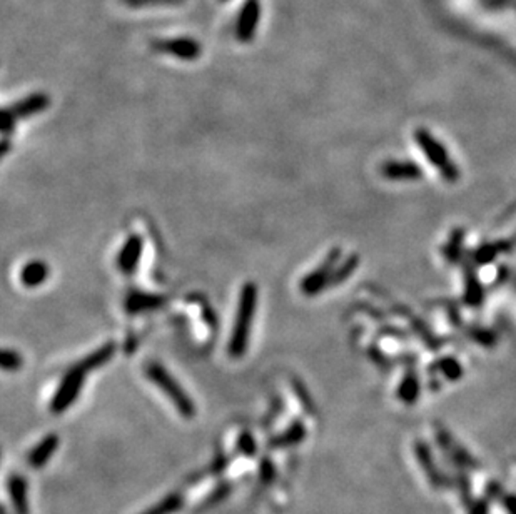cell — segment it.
Returning <instances> with one entry per match:
<instances>
[{"label":"cell","instance_id":"19","mask_svg":"<svg viewBox=\"0 0 516 514\" xmlns=\"http://www.w3.org/2000/svg\"><path fill=\"white\" fill-rule=\"evenodd\" d=\"M382 174L389 179H413L418 174L411 164H399V162H388L382 166Z\"/></svg>","mask_w":516,"mask_h":514},{"label":"cell","instance_id":"9","mask_svg":"<svg viewBox=\"0 0 516 514\" xmlns=\"http://www.w3.org/2000/svg\"><path fill=\"white\" fill-rule=\"evenodd\" d=\"M7 492L15 514H31L29 504V483L24 476L10 474L7 478Z\"/></svg>","mask_w":516,"mask_h":514},{"label":"cell","instance_id":"1","mask_svg":"<svg viewBox=\"0 0 516 514\" xmlns=\"http://www.w3.org/2000/svg\"><path fill=\"white\" fill-rule=\"evenodd\" d=\"M257 307V286L254 282H245L239 292V304L232 328L227 351L232 358H243L248 351L251 323Z\"/></svg>","mask_w":516,"mask_h":514},{"label":"cell","instance_id":"26","mask_svg":"<svg viewBox=\"0 0 516 514\" xmlns=\"http://www.w3.org/2000/svg\"><path fill=\"white\" fill-rule=\"evenodd\" d=\"M9 149H10L9 137H3V140H2V156H7V152H9Z\"/></svg>","mask_w":516,"mask_h":514},{"label":"cell","instance_id":"23","mask_svg":"<svg viewBox=\"0 0 516 514\" xmlns=\"http://www.w3.org/2000/svg\"><path fill=\"white\" fill-rule=\"evenodd\" d=\"M276 465L269 456H264L259 463V481L264 486H271L274 479H276Z\"/></svg>","mask_w":516,"mask_h":514},{"label":"cell","instance_id":"6","mask_svg":"<svg viewBox=\"0 0 516 514\" xmlns=\"http://www.w3.org/2000/svg\"><path fill=\"white\" fill-rule=\"evenodd\" d=\"M261 20V0H244L236 22V39L243 44L254 40Z\"/></svg>","mask_w":516,"mask_h":514},{"label":"cell","instance_id":"27","mask_svg":"<svg viewBox=\"0 0 516 514\" xmlns=\"http://www.w3.org/2000/svg\"><path fill=\"white\" fill-rule=\"evenodd\" d=\"M2 514H9V513H7V508L6 506H2Z\"/></svg>","mask_w":516,"mask_h":514},{"label":"cell","instance_id":"17","mask_svg":"<svg viewBox=\"0 0 516 514\" xmlns=\"http://www.w3.org/2000/svg\"><path fill=\"white\" fill-rule=\"evenodd\" d=\"M232 488H234V486H232V481H226V479H224V481H220L218 486H216L214 490H212L209 495H207L206 498H204L201 503L195 506V513L209 511L211 508L218 506V504L223 503L224 499H227V496L232 492Z\"/></svg>","mask_w":516,"mask_h":514},{"label":"cell","instance_id":"8","mask_svg":"<svg viewBox=\"0 0 516 514\" xmlns=\"http://www.w3.org/2000/svg\"><path fill=\"white\" fill-rule=\"evenodd\" d=\"M51 106V97L45 92H34V94L27 95V97L20 99L14 106H10V112L14 114L15 119H27V117L37 115L40 112L47 111Z\"/></svg>","mask_w":516,"mask_h":514},{"label":"cell","instance_id":"15","mask_svg":"<svg viewBox=\"0 0 516 514\" xmlns=\"http://www.w3.org/2000/svg\"><path fill=\"white\" fill-rule=\"evenodd\" d=\"M418 139H419V144L423 145L426 156H430L433 159L435 166H438L440 169H443L444 172H448V175H451L453 172L449 170V162H448L446 154L443 152V147H440V145L433 140V137L430 136V134H426V132H419Z\"/></svg>","mask_w":516,"mask_h":514},{"label":"cell","instance_id":"22","mask_svg":"<svg viewBox=\"0 0 516 514\" xmlns=\"http://www.w3.org/2000/svg\"><path fill=\"white\" fill-rule=\"evenodd\" d=\"M127 7L145 8V7H174L182 6L186 0H122Z\"/></svg>","mask_w":516,"mask_h":514},{"label":"cell","instance_id":"4","mask_svg":"<svg viewBox=\"0 0 516 514\" xmlns=\"http://www.w3.org/2000/svg\"><path fill=\"white\" fill-rule=\"evenodd\" d=\"M151 49L159 54H168L179 61H197L202 54V45L194 37H172V39H154Z\"/></svg>","mask_w":516,"mask_h":514},{"label":"cell","instance_id":"11","mask_svg":"<svg viewBox=\"0 0 516 514\" xmlns=\"http://www.w3.org/2000/svg\"><path fill=\"white\" fill-rule=\"evenodd\" d=\"M306 436H307L306 426L303 421L298 419V421H294V423H291L284 431L276 434V436H273L271 440L268 441V448L269 449L294 448V446H298L299 442L305 441Z\"/></svg>","mask_w":516,"mask_h":514},{"label":"cell","instance_id":"5","mask_svg":"<svg viewBox=\"0 0 516 514\" xmlns=\"http://www.w3.org/2000/svg\"><path fill=\"white\" fill-rule=\"evenodd\" d=\"M339 259V249H332L330 256L326 257V261L321 266L316 267V269L309 275H305L301 281V292L306 296H314L318 292H321L330 286L331 275L334 273L336 262Z\"/></svg>","mask_w":516,"mask_h":514},{"label":"cell","instance_id":"18","mask_svg":"<svg viewBox=\"0 0 516 514\" xmlns=\"http://www.w3.org/2000/svg\"><path fill=\"white\" fill-rule=\"evenodd\" d=\"M229 463H231V461H229L227 456H218V458L214 459V461L211 463L209 466L206 467V469L195 471V473H193L191 476H187L186 483L189 484V486H194L195 483L202 481V479L214 478V476H219L229 466Z\"/></svg>","mask_w":516,"mask_h":514},{"label":"cell","instance_id":"10","mask_svg":"<svg viewBox=\"0 0 516 514\" xmlns=\"http://www.w3.org/2000/svg\"><path fill=\"white\" fill-rule=\"evenodd\" d=\"M164 303H166L164 296L151 294V292L143 291H131L127 294L124 306H126V311L129 314H140V312L159 309Z\"/></svg>","mask_w":516,"mask_h":514},{"label":"cell","instance_id":"21","mask_svg":"<svg viewBox=\"0 0 516 514\" xmlns=\"http://www.w3.org/2000/svg\"><path fill=\"white\" fill-rule=\"evenodd\" d=\"M357 266V259L356 256L353 257H348L346 261L343 262L341 266H336L334 267V273H332L331 275V282L330 286H336V284H339L341 281H344V279L349 278L351 275L353 271H355V267Z\"/></svg>","mask_w":516,"mask_h":514},{"label":"cell","instance_id":"14","mask_svg":"<svg viewBox=\"0 0 516 514\" xmlns=\"http://www.w3.org/2000/svg\"><path fill=\"white\" fill-rule=\"evenodd\" d=\"M186 498L182 492H169L168 496H164L161 501H157L156 504H152L151 508L144 509L140 514H176L184 508Z\"/></svg>","mask_w":516,"mask_h":514},{"label":"cell","instance_id":"2","mask_svg":"<svg viewBox=\"0 0 516 514\" xmlns=\"http://www.w3.org/2000/svg\"><path fill=\"white\" fill-rule=\"evenodd\" d=\"M145 376H147V379L154 386H157L164 392L166 398L174 404L179 415L184 417V419H193L195 415L194 401L191 399V396L182 389L181 384L170 376L164 366L159 364V362H149L145 366Z\"/></svg>","mask_w":516,"mask_h":514},{"label":"cell","instance_id":"28","mask_svg":"<svg viewBox=\"0 0 516 514\" xmlns=\"http://www.w3.org/2000/svg\"><path fill=\"white\" fill-rule=\"evenodd\" d=\"M220 2H226V0H220Z\"/></svg>","mask_w":516,"mask_h":514},{"label":"cell","instance_id":"16","mask_svg":"<svg viewBox=\"0 0 516 514\" xmlns=\"http://www.w3.org/2000/svg\"><path fill=\"white\" fill-rule=\"evenodd\" d=\"M115 349L118 348H115L114 342H107V344L101 346V348L95 349L94 353H90L89 356H86L84 359H82L81 366L84 367L87 373H89V371L99 369V367L107 364V361H111L112 356L115 354Z\"/></svg>","mask_w":516,"mask_h":514},{"label":"cell","instance_id":"13","mask_svg":"<svg viewBox=\"0 0 516 514\" xmlns=\"http://www.w3.org/2000/svg\"><path fill=\"white\" fill-rule=\"evenodd\" d=\"M51 269L42 261H32L20 271V282L26 287H39L47 281Z\"/></svg>","mask_w":516,"mask_h":514},{"label":"cell","instance_id":"20","mask_svg":"<svg viewBox=\"0 0 516 514\" xmlns=\"http://www.w3.org/2000/svg\"><path fill=\"white\" fill-rule=\"evenodd\" d=\"M236 451L245 458H254L257 454V441L249 431H243L237 436Z\"/></svg>","mask_w":516,"mask_h":514},{"label":"cell","instance_id":"3","mask_svg":"<svg viewBox=\"0 0 516 514\" xmlns=\"http://www.w3.org/2000/svg\"><path fill=\"white\" fill-rule=\"evenodd\" d=\"M86 374L87 371L81 366V362H77L76 366L70 367L64 378H62L56 394L52 396L51 406H49L51 408V412H54V415H62V412L67 411V409L72 406L74 401H76L79 398V394H81L82 386H84Z\"/></svg>","mask_w":516,"mask_h":514},{"label":"cell","instance_id":"24","mask_svg":"<svg viewBox=\"0 0 516 514\" xmlns=\"http://www.w3.org/2000/svg\"><path fill=\"white\" fill-rule=\"evenodd\" d=\"M24 361L22 356L17 353V351L12 349H3L2 351V367L6 371H19L22 367Z\"/></svg>","mask_w":516,"mask_h":514},{"label":"cell","instance_id":"12","mask_svg":"<svg viewBox=\"0 0 516 514\" xmlns=\"http://www.w3.org/2000/svg\"><path fill=\"white\" fill-rule=\"evenodd\" d=\"M59 442L61 440L57 434H47V436H45L44 440L29 453L27 456L29 466L34 467V469L44 467L49 463V459L52 458V454L56 453L57 448H59Z\"/></svg>","mask_w":516,"mask_h":514},{"label":"cell","instance_id":"25","mask_svg":"<svg viewBox=\"0 0 516 514\" xmlns=\"http://www.w3.org/2000/svg\"><path fill=\"white\" fill-rule=\"evenodd\" d=\"M15 122H17V119H15L14 114H12L10 109L9 107L3 109V112H2V134H3V137H9L10 134L14 132Z\"/></svg>","mask_w":516,"mask_h":514},{"label":"cell","instance_id":"7","mask_svg":"<svg viewBox=\"0 0 516 514\" xmlns=\"http://www.w3.org/2000/svg\"><path fill=\"white\" fill-rule=\"evenodd\" d=\"M143 249H144V241L143 237L132 234L129 236V239L124 242L122 249H120L118 256V267L120 273L131 275L136 273L137 266H139L140 257H143Z\"/></svg>","mask_w":516,"mask_h":514}]
</instances>
